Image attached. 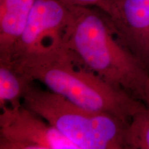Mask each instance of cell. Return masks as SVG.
<instances>
[{"label":"cell","instance_id":"10","mask_svg":"<svg viewBox=\"0 0 149 149\" xmlns=\"http://www.w3.org/2000/svg\"><path fill=\"white\" fill-rule=\"evenodd\" d=\"M67 4L77 6H91L100 8L107 0H61Z\"/></svg>","mask_w":149,"mask_h":149},{"label":"cell","instance_id":"3","mask_svg":"<svg viewBox=\"0 0 149 149\" xmlns=\"http://www.w3.org/2000/svg\"><path fill=\"white\" fill-rule=\"evenodd\" d=\"M34 82L28 84L23 105L49 123L77 149H125L124 135L129 122L79 107L36 86Z\"/></svg>","mask_w":149,"mask_h":149},{"label":"cell","instance_id":"9","mask_svg":"<svg viewBox=\"0 0 149 149\" xmlns=\"http://www.w3.org/2000/svg\"><path fill=\"white\" fill-rule=\"evenodd\" d=\"M125 149H149V109L145 108L130 119L124 135Z\"/></svg>","mask_w":149,"mask_h":149},{"label":"cell","instance_id":"7","mask_svg":"<svg viewBox=\"0 0 149 149\" xmlns=\"http://www.w3.org/2000/svg\"><path fill=\"white\" fill-rule=\"evenodd\" d=\"M36 0H0V62H10Z\"/></svg>","mask_w":149,"mask_h":149},{"label":"cell","instance_id":"1","mask_svg":"<svg viewBox=\"0 0 149 149\" xmlns=\"http://www.w3.org/2000/svg\"><path fill=\"white\" fill-rule=\"evenodd\" d=\"M30 81H39L48 90L90 111L109 113L130 122L146 107L140 100L99 77L62 39L10 61Z\"/></svg>","mask_w":149,"mask_h":149},{"label":"cell","instance_id":"4","mask_svg":"<svg viewBox=\"0 0 149 149\" xmlns=\"http://www.w3.org/2000/svg\"><path fill=\"white\" fill-rule=\"evenodd\" d=\"M77 149L53 126L22 104L0 113V149Z\"/></svg>","mask_w":149,"mask_h":149},{"label":"cell","instance_id":"8","mask_svg":"<svg viewBox=\"0 0 149 149\" xmlns=\"http://www.w3.org/2000/svg\"><path fill=\"white\" fill-rule=\"evenodd\" d=\"M29 82L10 63L0 62V108L22 105L24 94Z\"/></svg>","mask_w":149,"mask_h":149},{"label":"cell","instance_id":"2","mask_svg":"<svg viewBox=\"0 0 149 149\" xmlns=\"http://www.w3.org/2000/svg\"><path fill=\"white\" fill-rule=\"evenodd\" d=\"M62 42L99 77L144 101L149 70L119 42L107 16L100 8L71 6Z\"/></svg>","mask_w":149,"mask_h":149},{"label":"cell","instance_id":"11","mask_svg":"<svg viewBox=\"0 0 149 149\" xmlns=\"http://www.w3.org/2000/svg\"><path fill=\"white\" fill-rule=\"evenodd\" d=\"M144 104H145L146 108H148L149 109V81L148 83V85H147L146 89V93H145V96L144 99Z\"/></svg>","mask_w":149,"mask_h":149},{"label":"cell","instance_id":"6","mask_svg":"<svg viewBox=\"0 0 149 149\" xmlns=\"http://www.w3.org/2000/svg\"><path fill=\"white\" fill-rule=\"evenodd\" d=\"M70 17L71 5L61 0H36L10 61L62 38Z\"/></svg>","mask_w":149,"mask_h":149},{"label":"cell","instance_id":"5","mask_svg":"<svg viewBox=\"0 0 149 149\" xmlns=\"http://www.w3.org/2000/svg\"><path fill=\"white\" fill-rule=\"evenodd\" d=\"M98 8L119 42L149 70V0H107Z\"/></svg>","mask_w":149,"mask_h":149}]
</instances>
